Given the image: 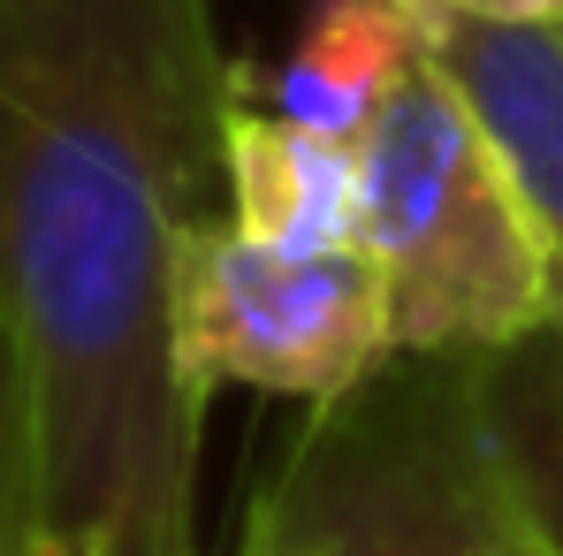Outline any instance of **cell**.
Returning a JSON list of instances; mask_svg holds the SVG:
<instances>
[{
	"label": "cell",
	"instance_id": "obj_1",
	"mask_svg": "<svg viewBox=\"0 0 563 556\" xmlns=\"http://www.w3.org/2000/svg\"><path fill=\"white\" fill-rule=\"evenodd\" d=\"M252 99L206 0H0V313L31 373L46 542L190 556L176 260L229 214Z\"/></svg>",
	"mask_w": 563,
	"mask_h": 556
},
{
	"label": "cell",
	"instance_id": "obj_2",
	"mask_svg": "<svg viewBox=\"0 0 563 556\" xmlns=\"http://www.w3.org/2000/svg\"><path fill=\"white\" fill-rule=\"evenodd\" d=\"M479 359L388 351L312 404L244 488V556H533Z\"/></svg>",
	"mask_w": 563,
	"mask_h": 556
},
{
	"label": "cell",
	"instance_id": "obj_3",
	"mask_svg": "<svg viewBox=\"0 0 563 556\" xmlns=\"http://www.w3.org/2000/svg\"><path fill=\"white\" fill-rule=\"evenodd\" d=\"M358 244L396 351H510L549 328V260L472 99L419 62L358 138Z\"/></svg>",
	"mask_w": 563,
	"mask_h": 556
},
{
	"label": "cell",
	"instance_id": "obj_4",
	"mask_svg": "<svg viewBox=\"0 0 563 556\" xmlns=\"http://www.w3.org/2000/svg\"><path fill=\"white\" fill-rule=\"evenodd\" d=\"M396 351L388 290L366 244L275 252L229 214L198 221L176 260V373L206 412L213 389L328 404Z\"/></svg>",
	"mask_w": 563,
	"mask_h": 556
},
{
	"label": "cell",
	"instance_id": "obj_5",
	"mask_svg": "<svg viewBox=\"0 0 563 556\" xmlns=\"http://www.w3.org/2000/svg\"><path fill=\"white\" fill-rule=\"evenodd\" d=\"M427 62L472 99L549 260V336L563 344V23H510L457 0H411Z\"/></svg>",
	"mask_w": 563,
	"mask_h": 556
},
{
	"label": "cell",
	"instance_id": "obj_6",
	"mask_svg": "<svg viewBox=\"0 0 563 556\" xmlns=\"http://www.w3.org/2000/svg\"><path fill=\"white\" fill-rule=\"evenodd\" d=\"M229 221L275 252L358 244V138L305 130L244 99L229 122Z\"/></svg>",
	"mask_w": 563,
	"mask_h": 556
},
{
	"label": "cell",
	"instance_id": "obj_7",
	"mask_svg": "<svg viewBox=\"0 0 563 556\" xmlns=\"http://www.w3.org/2000/svg\"><path fill=\"white\" fill-rule=\"evenodd\" d=\"M419 62H427V39L411 0H320L289 62L267 77V107L328 138H366V122Z\"/></svg>",
	"mask_w": 563,
	"mask_h": 556
},
{
	"label": "cell",
	"instance_id": "obj_8",
	"mask_svg": "<svg viewBox=\"0 0 563 556\" xmlns=\"http://www.w3.org/2000/svg\"><path fill=\"white\" fill-rule=\"evenodd\" d=\"M487 419L510 465V488L533 519V534L563 556V344L541 328L510 351H487Z\"/></svg>",
	"mask_w": 563,
	"mask_h": 556
},
{
	"label": "cell",
	"instance_id": "obj_9",
	"mask_svg": "<svg viewBox=\"0 0 563 556\" xmlns=\"http://www.w3.org/2000/svg\"><path fill=\"white\" fill-rule=\"evenodd\" d=\"M38 542H46L38 412H31V373L15 351V328L0 313V556H38Z\"/></svg>",
	"mask_w": 563,
	"mask_h": 556
},
{
	"label": "cell",
	"instance_id": "obj_10",
	"mask_svg": "<svg viewBox=\"0 0 563 556\" xmlns=\"http://www.w3.org/2000/svg\"><path fill=\"white\" fill-rule=\"evenodd\" d=\"M479 15H510V23H563V0H457Z\"/></svg>",
	"mask_w": 563,
	"mask_h": 556
},
{
	"label": "cell",
	"instance_id": "obj_11",
	"mask_svg": "<svg viewBox=\"0 0 563 556\" xmlns=\"http://www.w3.org/2000/svg\"><path fill=\"white\" fill-rule=\"evenodd\" d=\"M38 556H99V549H77V542H38Z\"/></svg>",
	"mask_w": 563,
	"mask_h": 556
},
{
	"label": "cell",
	"instance_id": "obj_12",
	"mask_svg": "<svg viewBox=\"0 0 563 556\" xmlns=\"http://www.w3.org/2000/svg\"><path fill=\"white\" fill-rule=\"evenodd\" d=\"M526 526H533V519H526ZM533 556H556V549H549V542H541V534H533Z\"/></svg>",
	"mask_w": 563,
	"mask_h": 556
}]
</instances>
